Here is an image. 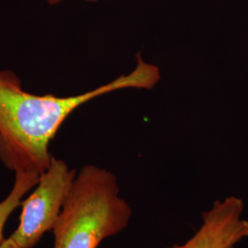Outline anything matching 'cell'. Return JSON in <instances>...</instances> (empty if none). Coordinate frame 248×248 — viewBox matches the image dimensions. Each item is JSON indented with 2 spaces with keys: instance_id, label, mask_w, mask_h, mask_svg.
<instances>
[{
  "instance_id": "obj_7",
  "label": "cell",
  "mask_w": 248,
  "mask_h": 248,
  "mask_svg": "<svg viewBox=\"0 0 248 248\" xmlns=\"http://www.w3.org/2000/svg\"><path fill=\"white\" fill-rule=\"evenodd\" d=\"M47 1H48L49 5H51V6H55V5H58V4L62 3L63 0H47Z\"/></svg>"
},
{
  "instance_id": "obj_8",
  "label": "cell",
  "mask_w": 248,
  "mask_h": 248,
  "mask_svg": "<svg viewBox=\"0 0 248 248\" xmlns=\"http://www.w3.org/2000/svg\"><path fill=\"white\" fill-rule=\"evenodd\" d=\"M83 1H86V2H91V3H93V2H98L99 0H83Z\"/></svg>"
},
{
  "instance_id": "obj_3",
  "label": "cell",
  "mask_w": 248,
  "mask_h": 248,
  "mask_svg": "<svg viewBox=\"0 0 248 248\" xmlns=\"http://www.w3.org/2000/svg\"><path fill=\"white\" fill-rule=\"evenodd\" d=\"M76 177L75 169L53 156L32 193L21 202L19 223L10 235L20 248H35L47 232L53 231Z\"/></svg>"
},
{
  "instance_id": "obj_2",
  "label": "cell",
  "mask_w": 248,
  "mask_h": 248,
  "mask_svg": "<svg viewBox=\"0 0 248 248\" xmlns=\"http://www.w3.org/2000/svg\"><path fill=\"white\" fill-rule=\"evenodd\" d=\"M133 215L115 175L88 165L80 169L53 227V248H98L127 228Z\"/></svg>"
},
{
  "instance_id": "obj_4",
  "label": "cell",
  "mask_w": 248,
  "mask_h": 248,
  "mask_svg": "<svg viewBox=\"0 0 248 248\" xmlns=\"http://www.w3.org/2000/svg\"><path fill=\"white\" fill-rule=\"evenodd\" d=\"M244 202L235 196L218 200L202 214V224L183 245L169 248H233L248 237Z\"/></svg>"
},
{
  "instance_id": "obj_5",
  "label": "cell",
  "mask_w": 248,
  "mask_h": 248,
  "mask_svg": "<svg viewBox=\"0 0 248 248\" xmlns=\"http://www.w3.org/2000/svg\"><path fill=\"white\" fill-rule=\"evenodd\" d=\"M40 174L31 172L15 173V180L13 186L2 202H0V244L4 240L3 232L9 216L18 206L21 205V200L27 193L39 182Z\"/></svg>"
},
{
  "instance_id": "obj_6",
  "label": "cell",
  "mask_w": 248,
  "mask_h": 248,
  "mask_svg": "<svg viewBox=\"0 0 248 248\" xmlns=\"http://www.w3.org/2000/svg\"><path fill=\"white\" fill-rule=\"evenodd\" d=\"M0 248H21L18 245V243L13 239L11 236L8 238H4V240L0 244Z\"/></svg>"
},
{
  "instance_id": "obj_1",
  "label": "cell",
  "mask_w": 248,
  "mask_h": 248,
  "mask_svg": "<svg viewBox=\"0 0 248 248\" xmlns=\"http://www.w3.org/2000/svg\"><path fill=\"white\" fill-rule=\"evenodd\" d=\"M128 75L83 94L59 97L24 90L10 70L0 71V161L14 173L42 174L53 155L49 146L62 124L79 107L116 90L152 89L159 82V68L137 56Z\"/></svg>"
}]
</instances>
